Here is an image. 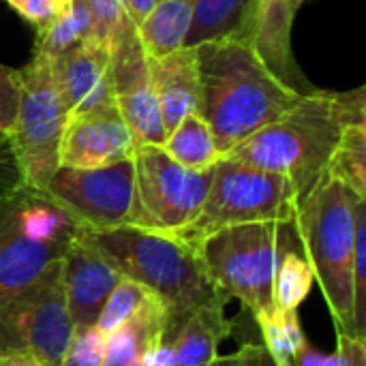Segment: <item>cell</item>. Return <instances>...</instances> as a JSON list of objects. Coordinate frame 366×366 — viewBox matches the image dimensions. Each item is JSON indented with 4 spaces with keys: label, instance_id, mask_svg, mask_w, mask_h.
<instances>
[{
    "label": "cell",
    "instance_id": "1",
    "mask_svg": "<svg viewBox=\"0 0 366 366\" xmlns=\"http://www.w3.org/2000/svg\"><path fill=\"white\" fill-rule=\"evenodd\" d=\"M202 81L199 116L221 157L262 127L287 114L305 92L285 84L247 36L195 45Z\"/></svg>",
    "mask_w": 366,
    "mask_h": 366
},
{
    "label": "cell",
    "instance_id": "2",
    "mask_svg": "<svg viewBox=\"0 0 366 366\" xmlns=\"http://www.w3.org/2000/svg\"><path fill=\"white\" fill-rule=\"evenodd\" d=\"M362 120L365 86L352 92L313 88L287 114L249 135L225 157L290 178L302 197L324 174L341 131Z\"/></svg>",
    "mask_w": 366,
    "mask_h": 366
},
{
    "label": "cell",
    "instance_id": "3",
    "mask_svg": "<svg viewBox=\"0 0 366 366\" xmlns=\"http://www.w3.org/2000/svg\"><path fill=\"white\" fill-rule=\"evenodd\" d=\"M79 229L122 277L144 285L165 305L167 326L180 322L195 307L221 296L206 277L197 249L176 234L133 225Z\"/></svg>",
    "mask_w": 366,
    "mask_h": 366
},
{
    "label": "cell",
    "instance_id": "4",
    "mask_svg": "<svg viewBox=\"0 0 366 366\" xmlns=\"http://www.w3.org/2000/svg\"><path fill=\"white\" fill-rule=\"evenodd\" d=\"M360 199L365 197H358L339 180L322 174L300 197L294 214V229L335 317V326L352 337H356L352 259L356 206Z\"/></svg>",
    "mask_w": 366,
    "mask_h": 366
},
{
    "label": "cell",
    "instance_id": "5",
    "mask_svg": "<svg viewBox=\"0 0 366 366\" xmlns=\"http://www.w3.org/2000/svg\"><path fill=\"white\" fill-rule=\"evenodd\" d=\"M79 225L19 176L0 184V307L60 262Z\"/></svg>",
    "mask_w": 366,
    "mask_h": 366
},
{
    "label": "cell",
    "instance_id": "6",
    "mask_svg": "<svg viewBox=\"0 0 366 366\" xmlns=\"http://www.w3.org/2000/svg\"><path fill=\"white\" fill-rule=\"evenodd\" d=\"M292 223L232 225L195 244L210 283L223 296L238 298L253 317L274 309L272 281L283 251L290 249Z\"/></svg>",
    "mask_w": 366,
    "mask_h": 366
},
{
    "label": "cell",
    "instance_id": "7",
    "mask_svg": "<svg viewBox=\"0 0 366 366\" xmlns=\"http://www.w3.org/2000/svg\"><path fill=\"white\" fill-rule=\"evenodd\" d=\"M300 195L290 178L257 169L229 157L212 167V182L195 221L180 236L193 247L223 227L244 223H292Z\"/></svg>",
    "mask_w": 366,
    "mask_h": 366
},
{
    "label": "cell",
    "instance_id": "8",
    "mask_svg": "<svg viewBox=\"0 0 366 366\" xmlns=\"http://www.w3.org/2000/svg\"><path fill=\"white\" fill-rule=\"evenodd\" d=\"M69 112L60 101L49 58L34 54L21 69V99L11 133L6 135L19 180L45 191L60 167V142Z\"/></svg>",
    "mask_w": 366,
    "mask_h": 366
},
{
    "label": "cell",
    "instance_id": "9",
    "mask_svg": "<svg viewBox=\"0 0 366 366\" xmlns=\"http://www.w3.org/2000/svg\"><path fill=\"white\" fill-rule=\"evenodd\" d=\"M133 165V202L124 225L178 234L195 221L208 195L214 165L189 169L161 146H137Z\"/></svg>",
    "mask_w": 366,
    "mask_h": 366
},
{
    "label": "cell",
    "instance_id": "10",
    "mask_svg": "<svg viewBox=\"0 0 366 366\" xmlns=\"http://www.w3.org/2000/svg\"><path fill=\"white\" fill-rule=\"evenodd\" d=\"M60 262L0 307V356L19 354L45 366L60 365L75 330Z\"/></svg>",
    "mask_w": 366,
    "mask_h": 366
},
{
    "label": "cell",
    "instance_id": "11",
    "mask_svg": "<svg viewBox=\"0 0 366 366\" xmlns=\"http://www.w3.org/2000/svg\"><path fill=\"white\" fill-rule=\"evenodd\" d=\"M133 157L103 167H58L45 193L84 229L127 223L133 202Z\"/></svg>",
    "mask_w": 366,
    "mask_h": 366
},
{
    "label": "cell",
    "instance_id": "12",
    "mask_svg": "<svg viewBox=\"0 0 366 366\" xmlns=\"http://www.w3.org/2000/svg\"><path fill=\"white\" fill-rule=\"evenodd\" d=\"M112 92L118 112L139 146H163L167 131L150 81V58L146 56L135 24L129 15L118 24L109 41Z\"/></svg>",
    "mask_w": 366,
    "mask_h": 366
},
{
    "label": "cell",
    "instance_id": "13",
    "mask_svg": "<svg viewBox=\"0 0 366 366\" xmlns=\"http://www.w3.org/2000/svg\"><path fill=\"white\" fill-rule=\"evenodd\" d=\"M137 146L116 103L107 101L69 116L60 142V165L79 169L112 165L131 159Z\"/></svg>",
    "mask_w": 366,
    "mask_h": 366
},
{
    "label": "cell",
    "instance_id": "14",
    "mask_svg": "<svg viewBox=\"0 0 366 366\" xmlns=\"http://www.w3.org/2000/svg\"><path fill=\"white\" fill-rule=\"evenodd\" d=\"M60 268L64 300L73 326H97L101 309L122 274L92 242L86 240L81 229L62 255Z\"/></svg>",
    "mask_w": 366,
    "mask_h": 366
},
{
    "label": "cell",
    "instance_id": "15",
    "mask_svg": "<svg viewBox=\"0 0 366 366\" xmlns=\"http://www.w3.org/2000/svg\"><path fill=\"white\" fill-rule=\"evenodd\" d=\"M51 79L69 116L114 101L109 43L84 41L49 60Z\"/></svg>",
    "mask_w": 366,
    "mask_h": 366
},
{
    "label": "cell",
    "instance_id": "16",
    "mask_svg": "<svg viewBox=\"0 0 366 366\" xmlns=\"http://www.w3.org/2000/svg\"><path fill=\"white\" fill-rule=\"evenodd\" d=\"M167 309L152 294L133 317L105 337L103 366H172L163 347Z\"/></svg>",
    "mask_w": 366,
    "mask_h": 366
},
{
    "label": "cell",
    "instance_id": "17",
    "mask_svg": "<svg viewBox=\"0 0 366 366\" xmlns=\"http://www.w3.org/2000/svg\"><path fill=\"white\" fill-rule=\"evenodd\" d=\"M227 296H217L180 322L165 328L163 347L172 366H204L217 356L219 345L232 335L234 326L225 315Z\"/></svg>",
    "mask_w": 366,
    "mask_h": 366
},
{
    "label": "cell",
    "instance_id": "18",
    "mask_svg": "<svg viewBox=\"0 0 366 366\" xmlns=\"http://www.w3.org/2000/svg\"><path fill=\"white\" fill-rule=\"evenodd\" d=\"M150 81L161 107L165 131L191 114H199L202 81L195 47H178L161 58H150Z\"/></svg>",
    "mask_w": 366,
    "mask_h": 366
},
{
    "label": "cell",
    "instance_id": "19",
    "mask_svg": "<svg viewBox=\"0 0 366 366\" xmlns=\"http://www.w3.org/2000/svg\"><path fill=\"white\" fill-rule=\"evenodd\" d=\"M255 2L257 0H195L184 45L195 47L208 41L244 36Z\"/></svg>",
    "mask_w": 366,
    "mask_h": 366
},
{
    "label": "cell",
    "instance_id": "20",
    "mask_svg": "<svg viewBox=\"0 0 366 366\" xmlns=\"http://www.w3.org/2000/svg\"><path fill=\"white\" fill-rule=\"evenodd\" d=\"M195 0H159L148 17L135 26L148 58H161L184 47Z\"/></svg>",
    "mask_w": 366,
    "mask_h": 366
},
{
    "label": "cell",
    "instance_id": "21",
    "mask_svg": "<svg viewBox=\"0 0 366 366\" xmlns=\"http://www.w3.org/2000/svg\"><path fill=\"white\" fill-rule=\"evenodd\" d=\"M161 148L189 169H208L221 159L214 135L199 114L182 118L178 127L167 133Z\"/></svg>",
    "mask_w": 366,
    "mask_h": 366
},
{
    "label": "cell",
    "instance_id": "22",
    "mask_svg": "<svg viewBox=\"0 0 366 366\" xmlns=\"http://www.w3.org/2000/svg\"><path fill=\"white\" fill-rule=\"evenodd\" d=\"M90 6L88 0H73L64 11L56 13L45 26L39 28L34 54L56 58L90 36Z\"/></svg>",
    "mask_w": 366,
    "mask_h": 366
},
{
    "label": "cell",
    "instance_id": "23",
    "mask_svg": "<svg viewBox=\"0 0 366 366\" xmlns=\"http://www.w3.org/2000/svg\"><path fill=\"white\" fill-rule=\"evenodd\" d=\"M324 174L366 199V120L352 122L341 131Z\"/></svg>",
    "mask_w": 366,
    "mask_h": 366
},
{
    "label": "cell",
    "instance_id": "24",
    "mask_svg": "<svg viewBox=\"0 0 366 366\" xmlns=\"http://www.w3.org/2000/svg\"><path fill=\"white\" fill-rule=\"evenodd\" d=\"M264 337V350L274 366H294V356L307 341L296 311L270 309L253 317Z\"/></svg>",
    "mask_w": 366,
    "mask_h": 366
},
{
    "label": "cell",
    "instance_id": "25",
    "mask_svg": "<svg viewBox=\"0 0 366 366\" xmlns=\"http://www.w3.org/2000/svg\"><path fill=\"white\" fill-rule=\"evenodd\" d=\"M315 283L313 270L305 255L294 249H285L272 281V305L281 311H298L307 300Z\"/></svg>",
    "mask_w": 366,
    "mask_h": 366
},
{
    "label": "cell",
    "instance_id": "26",
    "mask_svg": "<svg viewBox=\"0 0 366 366\" xmlns=\"http://www.w3.org/2000/svg\"><path fill=\"white\" fill-rule=\"evenodd\" d=\"M152 296L150 290H146L144 285L120 277L118 285L114 287V292L109 294L107 302L101 309V315L97 320V328L107 337L112 335L118 326H122L129 317L135 315V311Z\"/></svg>",
    "mask_w": 366,
    "mask_h": 366
},
{
    "label": "cell",
    "instance_id": "27",
    "mask_svg": "<svg viewBox=\"0 0 366 366\" xmlns=\"http://www.w3.org/2000/svg\"><path fill=\"white\" fill-rule=\"evenodd\" d=\"M352 294H354V330L356 337L366 339V199H360L356 206Z\"/></svg>",
    "mask_w": 366,
    "mask_h": 366
},
{
    "label": "cell",
    "instance_id": "28",
    "mask_svg": "<svg viewBox=\"0 0 366 366\" xmlns=\"http://www.w3.org/2000/svg\"><path fill=\"white\" fill-rule=\"evenodd\" d=\"M294 366H366L365 339L337 330L335 354H324L309 341H305L294 356Z\"/></svg>",
    "mask_w": 366,
    "mask_h": 366
},
{
    "label": "cell",
    "instance_id": "29",
    "mask_svg": "<svg viewBox=\"0 0 366 366\" xmlns=\"http://www.w3.org/2000/svg\"><path fill=\"white\" fill-rule=\"evenodd\" d=\"M105 335L97 326H79L73 330L69 347L58 366H103Z\"/></svg>",
    "mask_w": 366,
    "mask_h": 366
},
{
    "label": "cell",
    "instance_id": "30",
    "mask_svg": "<svg viewBox=\"0 0 366 366\" xmlns=\"http://www.w3.org/2000/svg\"><path fill=\"white\" fill-rule=\"evenodd\" d=\"M90 6V36L94 43H109L118 24L127 17L124 0H88Z\"/></svg>",
    "mask_w": 366,
    "mask_h": 366
},
{
    "label": "cell",
    "instance_id": "31",
    "mask_svg": "<svg viewBox=\"0 0 366 366\" xmlns=\"http://www.w3.org/2000/svg\"><path fill=\"white\" fill-rule=\"evenodd\" d=\"M21 71L0 64V135H9L19 109Z\"/></svg>",
    "mask_w": 366,
    "mask_h": 366
},
{
    "label": "cell",
    "instance_id": "32",
    "mask_svg": "<svg viewBox=\"0 0 366 366\" xmlns=\"http://www.w3.org/2000/svg\"><path fill=\"white\" fill-rule=\"evenodd\" d=\"M266 350L259 343H247L232 356H214L204 366H259Z\"/></svg>",
    "mask_w": 366,
    "mask_h": 366
},
{
    "label": "cell",
    "instance_id": "33",
    "mask_svg": "<svg viewBox=\"0 0 366 366\" xmlns=\"http://www.w3.org/2000/svg\"><path fill=\"white\" fill-rule=\"evenodd\" d=\"M26 21L34 24L36 28L45 26L56 13L51 6V0H17V4L13 6Z\"/></svg>",
    "mask_w": 366,
    "mask_h": 366
},
{
    "label": "cell",
    "instance_id": "34",
    "mask_svg": "<svg viewBox=\"0 0 366 366\" xmlns=\"http://www.w3.org/2000/svg\"><path fill=\"white\" fill-rule=\"evenodd\" d=\"M124 4H127V15H129V19H131L135 26H139V24L148 17V13L159 4V0H124Z\"/></svg>",
    "mask_w": 366,
    "mask_h": 366
},
{
    "label": "cell",
    "instance_id": "35",
    "mask_svg": "<svg viewBox=\"0 0 366 366\" xmlns=\"http://www.w3.org/2000/svg\"><path fill=\"white\" fill-rule=\"evenodd\" d=\"M0 366H45L43 362L30 358V356H19V354H6L0 356Z\"/></svg>",
    "mask_w": 366,
    "mask_h": 366
},
{
    "label": "cell",
    "instance_id": "36",
    "mask_svg": "<svg viewBox=\"0 0 366 366\" xmlns=\"http://www.w3.org/2000/svg\"><path fill=\"white\" fill-rule=\"evenodd\" d=\"M73 0H51V6H54V13H60V11H64L69 4H71Z\"/></svg>",
    "mask_w": 366,
    "mask_h": 366
},
{
    "label": "cell",
    "instance_id": "37",
    "mask_svg": "<svg viewBox=\"0 0 366 366\" xmlns=\"http://www.w3.org/2000/svg\"><path fill=\"white\" fill-rule=\"evenodd\" d=\"M259 366H274V362L270 360V356H268V354H264V358H262V362H259Z\"/></svg>",
    "mask_w": 366,
    "mask_h": 366
},
{
    "label": "cell",
    "instance_id": "38",
    "mask_svg": "<svg viewBox=\"0 0 366 366\" xmlns=\"http://www.w3.org/2000/svg\"><path fill=\"white\" fill-rule=\"evenodd\" d=\"M6 4H11V6H15V4H17V0H6Z\"/></svg>",
    "mask_w": 366,
    "mask_h": 366
},
{
    "label": "cell",
    "instance_id": "39",
    "mask_svg": "<svg viewBox=\"0 0 366 366\" xmlns=\"http://www.w3.org/2000/svg\"><path fill=\"white\" fill-rule=\"evenodd\" d=\"M294 2H298V4H302V2H305V0H294Z\"/></svg>",
    "mask_w": 366,
    "mask_h": 366
}]
</instances>
